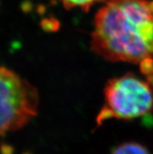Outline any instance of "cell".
I'll use <instances>...</instances> for the list:
<instances>
[{
	"label": "cell",
	"mask_w": 153,
	"mask_h": 154,
	"mask_svg": "<svg viewBox=\"0 0 153 154\" xmlns=\"http://www.w3.org/2000/svg\"><path fill=\"white\" fill-rule=\"evenodd\" d=\"M153 111V87L134 73L111 78L104 88V105L96 118L100 125L111 118L133 120Z\"/></svg>",
	"instance_id": "2"
},
{
	"label": "cell",
	"mask_w": 153,
	"mask_h": 154,
	"mask_svg": "<svg viewBox=\"0 0 153 154\" xmlns=\"http://www.w3.org/2000/svg\"><path fill=\"white\" fill-rule=\"evenodd\" d=\"M38 90L19 74L0 66V137L22 128L38 113Z\"/></svg>",
	"instance_id": "3"
},
{
	"label": "cell",
	"mask_w": 153,
	"mask_h": 154,
	"mask_svg": "<svg viewBox=\"0 0 153 154\" xmlns=\"http://www.w3.org/2000/svg\"><path fill=\"white\" fill-rule=\"evenodd\" d=\"M0 151L2 154H12L13 153V149L10 146H7V145H2L1 148H0Z\"/></svg>",
	"instance_id": "6"
},
{
	"label": "cell",
	"mask_w": 153,
	"mask_h": 154,
	"mask_svg": "<svg viewBox=\"0 0 153 154\" xmlns=\"http://www.w3.org/2000/svg\"><path fill=\"white\" fill-rule=\"evenodd\" d=\"M91 35V50L105 60L153 61V1L106 0Z\"/></svg>",
	"instance_id": "1"
},
{
	"label": "cell",
	"mask_w": 153,
	"mask_h": 154,
	"mask_svg": "<svg viewBox=\"0 0 153 154\" xmlns=\"http://www.w3.org/2000/svg\"><path fill=\"white\" fill-rule=\"evenodd\" d=\"M111 154H150L143 145L135 142H127L113 149Z\"/></svg>",
	"instance_id": "4"
},
{
	"label": "cell",
	"mask_w": 153,
	"mask_h": 154,
	"mask_svg": "<svg viewBox=\"0 0 153 154\" xmlns=\"http://www.w3.org/2000/svg\"><path fill=\"white\" fill-rule=\"evenodd\" d=\"M60 1L63 4V6L67 10L79 8L84 11L87 12L95 4L106 0H60Z\"/></svg>",
	"instance_id": "5"
}]
</instances>
